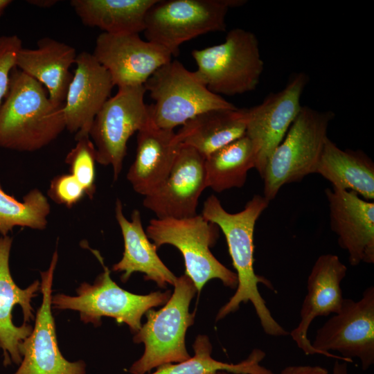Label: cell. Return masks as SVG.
<instances>
[{
	"mask_svg": "<svg viewBox=\"0 0 374 374\" xmlns=\"http://www.w3.org/2000/svg\"><path fill=\"white\" fill-rule=\"evenodd\" d=\"M269 203L264 196L256 195L243 210L231 213L223 208L216 196L211 195L204 202L201 215L216 224L224 233L238 278L235 293L220 308L215 321L238 310L241 303L250 302L265 333L272 337H284L289 332L274 319L258 290L259 284L273 289L271 283L256 274L253 267L255 224Z\"/></svg>",
	"mask_w": 374,
	"mask_h": 374,
	"instance_id": "1",
	"label": "cell"
},
{
	"mask_svg": "<svg viewBox=\"0 0 374 374\" xmlns=\"http://www.w3.org/2000/svg\"><path fill=\"white\" fill-rule=\"evenodd\" d=\"M63 105L53 103L43 85L16 66L0 106V148L34 152L66 129Z\"/></svg>",
	"mask_w": 374,
	"mask_h": 374,
	"instance_id": "2",
	"label": "cell"
},
{
	"mask_svg": "<svg viewBox=\"0 0 374 374\" xmlns=\"http://www.w3.org/2000/svg\"><path fill=\"white\" fill-rule=\"evenodd\" d=\"M168 301L158 310L145 314L146 322L134 334L135 344L145 346L142 356L129 368L131 374H145L162 365L179 363L191 355L186 346L187 330L194 323L195 314L189 312L197 290L185 274L177 278Z\"/></svg>",
	"mask_w": 374,
	"mask_h": 374,
	"instance_id": "3",
	"label": "cell"
},
{
	"mask_svg": "<svg viewBox=\"0 0 374 374\" xmlns=\"http://www.w3.org/2000/svg\"><path fill=\"white\" fill-rule=\"evenodd\" d=\"M89 249L100 262L103 271L93 284L81 283L76 290L77 296L64 294L52 296V308L78 311L82 321L93 323L94 326L101 325L103 317L114 318L118 323L127 324L135 334L142 326V317L148 310L164 305L170 299L171 291L140 295L122 289L112 279L111 271L105 266L100 253Z\"/></svg>",
	"mask_w": 374,
	"mask_h": 374,
	"instance_id": "4",
	"label": "cell"
},
{
	"mask_svg": "<svg viewBox=\"0 0 374 374\" xmlns=\"http://www.w3.org/2000/svg\"><path fill=\"white\" fill-rule=\"evenodd\" d=\"M197 78L217 95L235 96L253 91L264 69L258 40L242 28L230 30L223 43L191 53Z\"/></svg>",
	"mask_w": 374,
	"mask_h": 374,
	"instance_id": "5",
	"label": "cell"
},
{
	"mask_svg": "<svg viewBox=\"0 0 374 374\" xmlns=\"http://www.w3.org/2000/svg\"><path fill=\"white\" fill-rule=\"evenodd\" d=\"M335 114L307 106L301 109L283 141L274 150L262 177L264 197L269 202L285 184L315 173Z\"/></svg>",
	"mask_w": 374,
	"mask_h": 374,
	"instance_id": "6",
	"label": "cell"
},
{
	"mask_svg": "<svg viewBox=\"0 0 374 374\" xmlns=\"http://www.w3.org/2000/svg\"><path fill=\"white\" fill-rule=\"evenodd\" d=\"M149 239L158 249L164 244L175 247L181 253L185 274L200 292L207 282L219 279L229 288H236L235 272L222 264L211 248L219 237V227L202 215L186 218L152 219L145 230Z\"/></svg>",
	"mask_w": 374,
	"mask_h": 374,
	"instance_id": "7",
	"label": "cell"
},
{
	"mask_svg": "<svg viewBox=\"0 0 374 374\" xmlns=\"http://www.w3.org/2000/svg\"><path fill=\"white\" fill-rule=\"evenodd\" d=\"M144 87L155 102L148 105L150 121L162 129L174 130L206 111L237 108L176 60L159 68Z\"/></svg>",
	"mask_w": 374,
	"mask_h": 374,
	"instance_id": "8",
	"label": "cell"
},
{
	"mask_svg": "<svg viewBox=\"0 0 374 374\" xmlns=\"http://www.w3.org/2000/svg\"><path fill=\"white\" fill-rule=\"evenodd\" d=\"M245 0H157L145 17L144 33L148 41L166 48L172 56L179 46L201 35L225 31L230 8Z\"/></svg>",
	"mask_w": 374,
	"mask_h": 374,
	"instance_id": "9",
	"label": "cell"
},
{
	"mask_svg": "<svg viewBox=\"0 0 374 374\" xmlns=\"http://www.w3.org/2000/svg\"><path fill=\"white\" fill-rule=\"evenodd\" d=\"M145 92L144 85L118 88L98 112L90 129L96 162L112 166L114 181L122 171L129 139L150 120Z\"/></svg>",
	"mask_w": 374,
	"mask_h": 374,
	"instance_id": "10",
	"label": "cell"
},
{
	"mask_svg": "<svg viewBox=\"0 0 374 374\" xmlns=\"http://www.w3.org/2000/svg\"><path fill=\"white\" fill-rule=\"evenodd\" d=\"M312 343L322 355L352 363L359 359L362 369L374 364V287L361 299H344L340 310L320 327Z\"/></svg>",
	"mask_w": 374,
	"mask_h": 374,
	"instance_id": "11",
	"label": "cell"
},
{
	"mask_svg": "<svg viewBox=\"0 0 374 374\" xmlns=\"http://www.w3.org/2000/svg\"><path fill=\"white\" fill-rule=\"evenodd\" d=\"M308 81L305 73H295L282 90L270 93L262 103L247 109L245 134L253 145L255 168L262 178L269 157L301 109V98Z\"/></svg>",
	"mask_w": 374,
	"mask_h": 374,
	"instance_id": "12",
	"label": "cell"
},
{
	"mask_svg": "<svg viewBox=\"0 0 374 374\" xmlns=\"http://www.w3.org/2000/svg\"><path fill=\"white\" fill-rule=\"evenodd\" d=\"M58 253L53 254L48 268L40 272L42 301L30 335L20 345L22 360L13 374H86L83 360L70 362L60 352L52 314V285Z\"/></svg>",
	"mask_w": 374,
	"mask_h": 374,
	"instance_id": "13",
	"label": "cell"
},
{
	"mask_svg": "<svg viewBox=\"0 0 374 374\" xmlns=\"http://www.w3.org/2000/svg\"><path fill=\"white\" fill-rule=\"evenodd\" d=\"M92 54L109 72L118 88L144 85L172 57L166 48L141 39L139 34L103 32L97 37Z\"/></svg>",
	"mask_w": 374,
	"mask_h": 374,
	"instance_id": "14",
	"label": "cell"
},
{
	"mask_svg": "<svg viewBox=\"0 0 374 374\" xmlns=\"http://www.w3.org/2000/svg\"><path fill=\"white\" fill-rule=\"evenodd\" d=\"M204 157L181 143L173 166L163 183L145 196L143 206L157 218H186L197 215L199 198L206 188Z\"/></svg>",
	"mask_w": 374,
	"mask_h": 374,
	"instance_id": "15",
	"label": "cell"
},
{
	"mask_svg": "<svg viewBox=\"0 0 374 374\" xmlns=\"http://www.w3.org/2000/svg\"><path fill=\"white\" fill-rule=\"evenodd\" d=\"M12 239L0 235V348L3 365L22 360L20 345L32 332L34 319L32 299L40 290V282L35 280L26 289L19 287L12 278L9 258Z\"/></svg>",
	"mask_w": 374,
	"mask_h": 374,
	"instance_id": "16",
	"label": "cell"
},
{
	"mask_svg": "<svg viewBox=\"0 0 374 374\" xmlns=\"http://www.w3.org/2000/svg\"><path fill=\"white\" fill-rule=\"evenodd\" d=\"M346 266L335 254H323L312 266L307 280V294L300 310V321L289 335L306 355H321L308 339V332L317 317L337 313L344 301L341 283Z\"/></svg>",
	"mask_w": 374,
	"mask_h": 374,
	"instance_id": "17",
	"label": "cell"
},
{
	"mask_svg": "<svg viewBox=\"0 0 374 374\" xmlns=\"http://www.w3.org/2000/svg\"><path fill=\"white\" fill-rule=\"evenodd\" d=\"M330 227L351 266L374 263V204L351 190L326 188Z\"/></svg>",
	"mask_w": 374,
	"mask_h": 374,
	"instance_id": "18",
	"label": "cell"
},
{
	"mask_svg": "<svg viewBox=\"0 0 374 374\" xmlns=\"http://www.w3.org/2000/svg\"><path fill=\"white\" fill-rule=\"evenodd\" d=\"M76 68L69 86L63 113L66 129L75 134V139L89 136L93 120L114 87L106 69L92 53L78 54Z\"/></svg>",
	"mask_w": 374,
	"mask_h": 374,
	"instance_id": "19",
	"label": "cell"
},
{
	"mask_svg": "<svg viewBox=\"0 0 374 374\" xmlns=\"http://www.w3.org/2000/svg\"><path fill=\"white\" fill-rule=\"evenodd\" d=\"M180 146L174 130L159 128L150 120L137 132L135 159L127 173L136 193L145 197L163 183Z\"/></svg>",
	"mask_w": 374,
	"mask_h": 374,
	"instance_id": "20",
	"label": "cell"
},
{
	"mask_svg": "<svg viewBox=\"0 0 374 374\" xmlns=\"http://www.w3.org/2000/svg\"><path fill=\"white\" fill-rule=\"evenodd\" d=\"M115 217L124 242V251L120 261L112 266V271L122 272L121 280L126 283L132 274H144V279L152 280L161 288L168 284L174 285L177 276L166 267L157 255L156 246L152 243L143 228L139 210H134L131 220L123 214L119 199L115 205Z\"/></svg>",
	"mask_w": 374,
	"mask_h": 374,
	"instance_id": "21",
	"label": "cell"
},
{
	"mask_svg": "<svg viewBox=\"0 0 374 374\" xmlns=\"http://www.w3.org/2000/svg\"><path fill=\"white\" fill-rule=\"evenodd\" d=\"M35 49L19 51L15 65L17 69L44 85L50 100L63 105L73 74L69 69L75 64V48L51 37H43Z\"/></svg>",
	"mask_w": 374,
	"mask_h": 374,
	"instance_id": "22",
	"label": "cell"
},
{
	"mask_svg": "<svg viewBox=\"0 0 374 374\" xmlns=\"http://www.w3.org/2000/svg\"><path fill=\"white\" fill-rule=\"evenodd\" d=\"M247 109H218L202 112L182 125L177 141L204 158L246 133Z\"/></svg>",
	"mask_w": 374,
	"mask_h": 374,
	"instance_id": "23",
	"label": "cell"
},
{
	"mask_svg": "<svg viewBox=\"0 0 374 374\" xmlns=\"http://www.w3.org/2000/svg\"><path fill=\"white\" fill-rule=\"evenodd\" d=\"M315 173L329 181L332 188L351 190L363 199H374V163L362 150H343L326 140Z\"/></svg>",
	"mask_w": 374,
	"mask_h": 374,
	"instance_id": "24",
	"label": "cell"
},
{
	"mask_svg": "<svg viewBox=\"0 0 374 374\" xmlns=\"http://www.w3.org/2000/svg\"><path fill=\"white\" fill-rule=\"evenodd\" d=\"M157 0H71L81 21L109 34L144 31L145 17Z\"/></svg>",
	"mask_w": 374,
	"mask_h": 374,
	"instance_id": "25",
	"label": "cell"
},
{
	"mask_svg": "<svg viewBox=\"0 0 374 374\" xmlns=\"http://www.w3.org/2000/svg\"><path fill=\"white\" fill-rule=\"evenodd\" d=\"M255 164L253 145L244 134L204 159L206 188L217 193L241 188L248 171L255 168Z\"/></svg>",
	"mask_w": 374,
	"mask_h": 374,
	"instance_id": "26",
	"label": "cell"
},
{
	"mask_svg": "<svg viewBox=\"0 0 374 374\" xmlns=\"http://www.w3.org/2000/svg\"><path fill=\"white\" fill-rule=\"evenodd\" d=\"M194 355L179 363L167 364L150 374H215L226 371L235 374H274L261 365L265 351L253 348L247 357L237 364L218 361L212 357V345L206 335H198L193 344Z\"/></svg>",
	"mask_w": 374,
	"mask_h": 374,
	"instance_id": "27",
	"label": "cell"
},
{
	"mask_svg": "<svg viewBox=\"0 0 374 374\" xmlns=\"http://www.w3.org/2000/svg\"><path fill=\"white\" fill-rule=\"evenodd\" d=\"M51 206L37 188L30 190L22 202L7 194L0 186V235H8L16 226L43 230L48 225Z\"/></svg>",
	"mask_w": 374,
	"mask_h": 374,
	"instance_id": "28",
	"label": "cell"
},
{
	"mask_svg": "<svg viewBox=\"0 0 374 374\" xmlns=\"http://www.w3.org/2000/svg\"><path fill=\"white\" fill-rule=\"evenodd\" d=\"M75 145L68 152L65 163L71 174L84 189L86 195L92 199L96 190V152L89 135L75 139Z\"/></svg>",
	"mask_w": 374,
	"mask_h": 374,
	"instance_id": "29",
	"label": "cell"
},
{
	"mask_svg": "<svg viewBox=\"0 0 374 374\" xmlns=\"http://www.w3.org/2000/svg\"><path fill=\"white\" fill-rule=\"evenodd\" d=\"M86 195L84 189L70 173L55 176L51 181L48 196L56 204L71 208Z\"/></svg>",
	"mask_w": 374,
	"mask_h": 374,
	"instance_id": "30",
	"label": "cell"
},
{
	"mask_svg": "<svg viewBox=\"0 0 374 374\" xmlns=\"http://www.w3.org/2000/svg\"><path fill=\"white\" fill-rule=\"evenodd\" d=\"M21 48V40L17 35L0 36V106L8 91L10 74Z\"/></svg>",
	"mask_w": 374,
	"mask_h": 374,
	"instance_id": "31",
	"label": "cell"
},
{
	"mask_svg": "<svg viewBox=\"0 0 374 374\" xmlns=\"http://www.w3.org/2000/svg\"><path fill=\"white\" fill-rule=\"evenodd\" d=\"M279 374H329L328 371L319 365H290Z\"/></svg>",
	"mask_w": 374,
	"mask_h": 374,
	"instance_id": "32",
	"label": "cell"
},
{
	"mask_svg": "<svg viewBox=\"0 0 374 374\" xmlns=\"http://www.w3.org/2000/svg\"><path fill=\"white\" fill-rule=\"evenodd\" d=\"M332 374H350L348 368V363L339 359H335Z\"/></svg>",
	"mask_w": 374,
	"mask_h": 374,
	"instance_id": "33",
	"label": "cell"
},
{
	"mask_svg": "<svg viewBox=\"0 0 374 374\" xmlns=\"http://www.w3.org/2000/svg\"><path fill=\"white\" fill-rule=\"evenodd\" d=\"M29 3L37 6L40 8H50L55 4L57 1L56 0H32L28 1Z\"/></svg>",
	"mask_w": 374,
	"mask_h": 374,
	"instance_id": "34",
	"label": "cell"
},
{
	"mask_svg": "<svg viewBox=\"0 0 374 374\" xmlns=\"http://www.w3.org/2000/svg\"><path fill=\"white\" fill-rule=\"evenodd\" d=\"M12 2L10 0H0V15Z\"/></svg>",
	"mask_w": 374,
	"mask_h": 374,
	"instance_id": "35",
	"label": "cell"
},
{
	"mask_svg": "<svg viewBox=\"0 0 374 374\" xmlns=\"http://www.w3.org/2000/svg\"><path fill=\"white\" fill-rule=\"evenodd\" d=\"M215 374H235V373H228V372H226V371H219V372H217Z\"/></svg>",
	"mask_w": 374,
	"mask_h": 374,
	"instance_id": "36",
	"label": "cell"
}]
</instances>
